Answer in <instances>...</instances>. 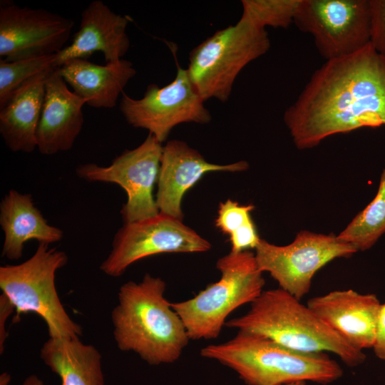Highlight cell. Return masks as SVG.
Listing matches in <instances>:
<instances>
[{
	"instance_id": "obj_29",
	"label": "cell",
	"mask_w": 385,
	"mask_h": 385,
	"mask_svg": "<svg viewBox=\"0 0 385 385\" xmlns=\"http://www.w3.org/2000/svg\"><path fill=\"white\" fill-rule=\"evenodd\" d=\"M373 349L378 358L385 359V304H381Z\"/></svg>"
},
{
	"instance_id": "obj_27",
	"label": "cell",
	"mask_w": 385,
	"mask_h": 385,
	"mask_svg": "<svg viewBox=\"0 0 385 385\" xmlns=\"http://www.w3.org/2000/svg\"><path fill=\"white\" fill-rule=\"evenodd\" d=\"M229 237L232 246L231 252L235 253L255 249L260 240L252 220Z\"/></svg>"
},
{
	"instance_id": "obj_8",
	"label": "cell",
	"mask_w": 385,
	"mask_h": 385,
	"mask_svg": "<svg viewBox=\"0 0 385 385\" xmlns=\"http://www.w3.org/2000/svg\"><path fill=\"white\" fill-rule=\"evenodd\" d=\"M261 272H267L279 288L301 299L310 289L312 279L322 267L336 258L348 257L357 250L333 234L302 230L294 241L277 246L261 239L255 247Z\"/></svg>"
},
{
	"instance_id": "obj_21",
	"label": "cell",
	"mask_w": 385,
	"mask_h": 385,
	"mask_svg": "<svg viewBox=\"0 0 385 385\" xmlns=\"http://www.w3.org/2000/svg\"><path fill=\"white\" fill-rule=\"evenodd\" d=\"M40 356L61 380V385H104L102 356L93 345L79 337H49Z\"/></svg>"
},
{
	"instance_id": "obj_19",
	"label": "cell",
	"mask_w": 385,
	"mask_h": 385,
	"mask_svg": "<svg viewBox=\"0 0 385 385\" xmlns=\"http://www.w3.org/2000/svg\"><path fill=\"white\" fill-rule=\"evenodd\" d=\"M0 225L4 235L1 256L11 260L22 257L24 244L29 240L50 245L63 236V230L48 224L31 194L16 190H9L1 200Z\"/></svg>"
},
{
	"instance_id": "obj_15",
	"label": "cell",
	"mask_w": 385,
	"mask_h": 385,
	"mask_svg": "<svg viewBox=\"0 0 385 385\" xmlns=\"http://www.w3.org/2000/svg\"><path fill=\"white\" fill-rule=\"evenodd\" d=\"M381 304L375 294L346 289L311 298L307 305L350 345L362 351L374 345Z\"/></svg>"
},
{
	"instance_id": "obj_32",
	"label": "cell",
	"mask_w": 385,
	"mask_h": 385,
	"mask_svg": "<svg viewBox=\"0 0 385 385\" xmlns=\"http://www.w3.org/2000/svg\"><path fill=\"white\" fill-rule=\"evenodd\" d=\"M305 383L306 382H296V383H292L287 385H305Z\"/></svg>"
},
{
	"instance_id": "obj_2",
	"label": "cell",
	"mask_w": 385,
	"mask_h": 385,
	"mask_svg": "<svg viewBox=\"0 0 385 385\" xmlns=\"http://www.w3.org/2000/svg\"><path fill=\"white\" fill-rule=\"evenodd\" d=\"M165 288L163 279L149 274L140 282H127L120 286L111 312L117 347L137 354L150 365L175 362L190 339L165 297Z\"/></svg>"
},
{
	"instance_id": "obj_13",
	"label": "cell",
	"mask_w": 385,
	"mask_h": 385,
	"mask_svg": "<svg viewBox=\"0 0 385 385\" xmlns=\"http://www.w3.org/2000/svg\"><path fill=\"white\" fill-rule=\"evenodd\" d=\"M73 21L43 9L6 3L0 7V57L16 61L58 53Z\"/></svg>"
},
{
	"instance_id": "obj_1",
	"label": "cell",
	"mask_w": 385,
	"mask_h": 385,
	"mask_svg": "<svg viewBox=\"0 0 385 385\" xmlns=\"http://www.w3.org/2000/svg\"><path fill=\"white\" fill-rule=\"evenodd\" d=\"M283 118L300 150L335 134L385 125V56L369 43L354 53L326 61Z\"/></svg>"
},
{
	"instance_id": "obj_3",
	"label": "cell",
	"mask_w": 385,
	"mask_h": 385,
	"mask_svg": "<svg viewBox=\"0 0 385 385\" xmlns=\"http://www.w3.org/2000/svg\"><path fill=\"white\" fill-rule=\"evenodd\" d=\"M200 355L232 369L247 385L325 384L343 375L342 367L327 353L296 351L243 331L227 342L202 348Z\"/></svg>"
},
{
	"instance_id": "obj_31",
	"label": "cell",
	"mask_w": 385,
	"mask_h": 385,
	"mask_svg": "<svg viewBox=\"0 0 385 385\" xmlns=\"http://www.w3.org/2000/svg\"><path fill=\"white\" fill-rule=\"evenodd\" d=\"M11 375L7 372H4L0 375V385H9Z\"/></svg>"
},
{
	"instance_id": "obj_26",
	"label": "cell",
	"mask_w": 385,
	"mask_h": 385,
	"mask_svg": "<svg viewBox=\"0 0 385 385\" xmlns=\"http://www.w3.org/2000/svg\"><path fill=\"white\" fill-rule=\"evenodd\" d=\"M370 44L385 56V0H369Z\"/></svg>"
},
{
	"instance_id": "obj_18",
	"label": "cell",
	"mask_w": 385,
	"mask_h": 385,
	"mask_svg": "<svg viewBox=\"0 0 385 385\" xmlns=\"http://www.w3.org/2000/svg\"><path fill=\"white\" fill-rule=\"evenodd\" d=\"M58 73L86 104L96 108H113L128 83L136 74L132 63L120 59L98 65L87 59L68 61Z\"/></svg>"
},
{
	"instance_id": "obj_22",
	"label": "cell",
	"mask_w": 385,
	"mask_h": 385,
	"mask_svg": "<svg viewBox=\"0 0 385 385\" xmlns=\"http://www.w3.org/2000/svg\"><path fill=\"white\" fill-rule=\"evenodd\" d=\"M385 233V166L372 201L338 235L358 251L370 249Z\"/></svg>"
},
{
	"instance_id": "obj_23",
	"label": "cell",
	"mask_w": 385,
	"mask_h": 385,
	"mask_svg": "<svg viewBox=\"0 0 385 385\" xmlns=\"http://www.w3.org/2000/svg\"><path fill=\"white\" fill-rule=\"evenodd\" d=\"M302 0H242L241 19L265 29L287 28L294 24Z\"/></svg>"
},
{
	"instance_id": "obj_4",
	"label": "cell",
	"mask_w": 385,
	"mask_h": 385,
	"mask_svg": "<svg viewBox=\"0 0 385 385\" xmlns=\"http://www.w3.org/2000/svg\"><path fill=\"white\" fill-rule=\"evenodd\" d=\"M225 327L267 337L287 348L306 353L331 352L349 366L362 364L366 355L350 345L308 307L281 288L265 290L242 316Z\"/></svg>"
},
{
	"instance_id": "obj_5",
	"label": "cell",
	"mask_w": 385,
	"mask_h": 385,
	"mask_svg": "<svg viewBox=\"0 0 385 385\" xmlns=\"http://www.w3.org/2000/svg\"><path fill=\"white\" fill-rule=\"evenodd\" d=\"M221 276L192 298L171 303L190 339L217 338L228 316L240 307L254 302L263 292L265 279L255 253L232 252L216 264Z\"/></svg>"
},
{
	"instance_id": "obj_20",
	"label": "cell",
	"mask_w": 385,
	"mask_h": 385,
	"mask_svg": "<svg viewBox=\"0 0 385 385\" xmlns=\"http://www.w3.org/2000/svg\"><path fill=\"white\" fill-rule=\"evenodd\" d=\"M56 69V68H55ZM53 69L24 83L0 108V133L12 152L32 153L45 96V83Z\"/></svg>"
},
{
	"instance_id": "obj_10",
	"label": "cell",
	"mask_w": 385,
	"mask_h": 385,
	"mask_svg": "<svg viewBox=\"0 0 385 385\" xmlns=\"http://www.w3.org/2000/svg\"><path fill=\"white\" fill-rule=\"evenodd\" d=\"M210 243L181 220L159 213L140 221L124 223L116 232L112 248L100 270L118 277L133 263L162 253L204 252Z\"/></svg>"
},
{
	"instance_id": "obj_30",
	"label": "cell",
	"mask_w": 385,
	"mask_h": 385,
	"mask_svg": "<svg viewBox=\"0 0 385 385\" xmlns=\"http://www.w3.org/2000/svg\"><path fill=\"white\" fill-rule=\"evenodd\" d=\"M21 385H44V383L36 375H30L26 378Z\"/></svg>"
},
{
	"instance_id": "obj_7",
	"label": "cell",
	"mask_w": 385,
	"mask_h": 385,
	"mask_svg": "<svg viewBox=\"0 0 385 385\" xmlns=\"http://www.w3.org/2000/svg\"><path fill=\"white\" fill-rule=\"evenodd\" d=\"M270 47L266 29L243 19L218 30L195 46L189 55V77L204 101L226 102L241 71L265 54Z\"/></svg>"
},
{
	"instance_id": "obj_16",
	"label": "cell",
	"mask_w": 385,
	"mask_h": 385,
	"mask_svg": "<svg viewBox=\"0 0 385 385\" xmlns=\"http://www.w3.org/2000/svg\"><path fill=\"white\" fill-rule=\"evenodd\" d=\"M128 22V17L113 12L101 0L91 1L81 13L71 43L56 54V68L73 59H87L97 51L103 54L106 63L122 59L130 45Z\"/></svg>"
},
{
	"instance_id": "obj_12",
	"label": "cell",
	"mask_w": 385,
	"mask_h": 385,
	"mask_svg": "<svg viewBox=\"0 0 385 385\" xmlns=\"http://www.w3.org/2000/svg\"><path fill=\"white\" fill-rule=\"evenodd\" d=\"M294 24L326 61L344 57L370 42L369 0H302Z\"/></svg>"
},
{
	"instance_id": "obj_11",
	"label": "cell",
	"mask_w": 385,
	"mask_h": 385,
	"mask_svg": "<svg viewBox=\"0 0 385 385\" xmlns=\"http://www.w3.org/2000/svg\"><path fill=\"white\" fill-rule=\"evenodd\" d=\"M162 153V143L148 134L140 145L124 151L111 165L82 164L76 168V174L88 182L120 185L127 195V201L120 210L124 223L140 221L160 213L153 193Z\"/></svg>"
},
{
	"instance_id": "obj_14",
	"label": "cell",
	"mask_w": 385,
	"mask_h": 385,
	"mask_svg": "<svg viewBox=\"0 0 385 385\" xmlns=\"http://www.w3.org/2000/svg\"><path fill=\"white\" fill-rule=\"evenodd\" d=\"M249 167L240 160L220 165L209 163L185 142L171 140L163 146L157 182L156 204L160 213L183 220L182 200L185 193L208 172H241Z\"/></svg>"
},
{
	"instance_id": "obj_9",
	"label": "cell",
	"mask_w": 385,
	"mask_h": 385,
	"mask_svg": "<svg viewBox=\"0 0 385 385\" xmlns=\"http://www.w3.org/2000/svg\"><path fill=\"white\" fill-rule=\"evenodd\" d=\"M176 64V75L170 83L163 87L154 83L148 85L139 99L123 92L120 102V112L128 123L148 130L160 143L179 124H207L212 119L187 69Z\"/></svg>"
},
{
	"instance_id": "obj_28",
	"label": "cell",
	"mask_w": 385,
	"mask_h": 385,
	"mask_svg": "<svg viewBox=\"0 0 385 385\" xmlns=\"http://www.w3.org/2000/svg\"><path fill=\"white\" fill-rule=\"evenodd\" d=\"M15 312V308L4 294L0 295V352H4V344L8 336L6 330V322L9 317Z\"/></svg>"
},
{
	"instance_id": "obj_24",
	"label": "cell",
	"mask_w": 385,
	"mask_h": 385,
	"mask_svg": "<svg viewBox=\"0 0 385 385\" xmlns=\"http://www.w3.org/2000/svg\"><path fill=\"white\" fill-rule=\"evenodd\" d=\"M56 54L29 59L6 61L0 60V108L27 81L46 71L57 68Z\"/></svg>"
},
{
	"instance_id": "obj_6",
	"label": "cell",
	"mask_w": 385,
	"mask_h": 385,
	"mask_svg": "<svg viewBox=\"0 0 385 385\" xmlns=\"http://www.w3.org/2000/svg\"><path fill=\"white\" fill-rule=\"evenodd\" d=\"M48 245L38 244L34 255L19 265L1 266L0 288L15 308V320L36 314L45 322L49 337H79L82 328L64 309L55 283L68 257Z\"/></svg>"
},
{
	"instance_id": "obj_17",
	"label": "cell",
	"mask_w": 385,
	"mask_h": 385,
	"mask_svg": "<svg viewBox=\"0 0 385 385\" xmlns=\"http://www.w3.org/2000/svg\"><path fill=\"white\" fill-rule=\"evenodd\" d=\"M85 104L68 89L58 68L48 73L36 133L37 148L41 154L53 155L72 148L83 126Z\"/></svg>"
},
{
	"instance_id": "obj_25",
	"label": "cell",
	"mask_w": 385,
	"mask_h": 385,
	"mask_svg": "<svg viewBox=\"0 0 385 385\" xmlns=\"http://www.w3.org/2000/svg\"><path fill=\"white\" fill-rule=\"evenodd\" d=\"M253 205H241L237 202L227 200L219 205L215 226L224 234L229 236L252 220L250 213L254 210Z\"/></svg>"
}]
</instances>
